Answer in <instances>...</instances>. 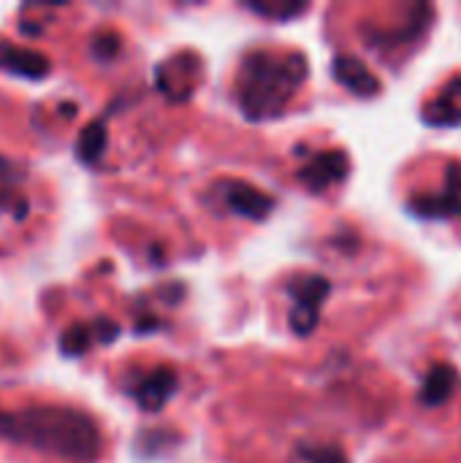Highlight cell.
Instances as JSON below:
<instances>
[{"mask_svg": "<svg viewBox=\"0 0 461 463\" xmlns=\"http://www.w3.org/2000/svg\"><path fill=\"white\" fill-rule=\"evenodd\" d=\"M0 439L79 463L92 461L101 450V434L92 418L60 407L0 412Z\"/></svg>", "mask_w": 461, "mask_h": 463, "instance_id": "6da1fadb", "label": "cell"}, {"mask_svg": "<svg viewBox=\"0 0 461 463\" xmlns=\"http://www.w3.org/2000/svg\"><path fill=\"white\" fill-rule=\"evenodd\" d=\"M310 73V62L302 52L274 54L253 49L245 54L236 76V103L245 119L269 122L277 119L291 98L299 92Z\"/></svg>", "mask_w": 461, "mask_h": 463, "instance_id": "7a4b0ae2", "label": "cell"}, {"mask_svg": "<svg viewBox=\"0 0 461 463\" xmlns=\"http://www.w3.org/2000/svg\"><path fill=\"white\" fill-rule=\"evenodd\" d=\"M288 296H291V309H288V326L296 336H310L321 320V307L331 293V282L321 274H307L296 277L288 282Z\"/></svg>", "mask_w": 461, "mask_h": 463, "instance_id": "3957f363", "label": "cell"}, {"mask_svg": "<svg viewBox=\"0 0 461 463\" xmlns=\"http://www.w3.org/2000/svg\"><path fill=\"white\" fill-rule=\"evenodd\" d=\"M215 198L223 203L226 212L236 214V217H245V220H253V222H261L272 214L274 209V198L261 193L258 187H253L250 182H242V179H220L215 187H212Z\"/></svg>", "mask_w": 461, "mask_h": 463, "instance_id": "277c9868", "label": "cell"}, {"mask_svg": "<svg viewBox=\"0 0 461 463\" xmlns=\"http://www.w3.org/2000/svg\"><path fill=\"white\" fill-rule=\"evenodd\" d=\"M348 171H351L348 155L342 149H326V152L310 155V160L299 171V182L310 193H323V190L345 182L348 179Z\"/></svg>", "mask_w": 461, "mask_h": 463, "instance_id": "5b68a950", "label": "cell"}, {"mask_svg": "<svg viewBox=\"0 0 461 463\" xmlns=\"http://www.w3.org/2000/svg\"><path fill=\"white\" fill-rule=\"evenodd\" d=\"M413 214L424 217V220H446V217H456L461 214V165L451 163L448 174H446V190L440 195H421L413 198L408 206Z\"/></svg>", "mask_w": 461, "mask_h": 463, "instance_id": "8992f818", "label": "cell"}, {"mask_svg": "<svg viewBox=\"0 0 461 463\" xmlns=\"http://www.w3.org/2000/svg\"><path fill=\"white\" fill-rule=\"evenodd\" d=\"M144 412H160L177 393V374L171 369H155L136 380L128 391Z\"/></svg>", "mask_w": 461, "mask_h": 463, "instance_id": "52a82bcc", "label": "cell"}, {"mask_svg": "<svg viewBox=\"0 0 461 463\" xmlns=\"http://www.w3.org/2000/svg\"><path fill=\"white\" fill-rule=\"evenodd\" d=\"M0 71L14 73L19 79L38 81L52 71V65H49V57L43 52H38V49L14 46L8 41H0Z\"/></svg>", "mask_w": 461, "mask_h": 463, "instance_id": "ba28073f", "label": "cell"}, {"mask_svg": "<svg viewBox=\"0 0 461 463\" xmlns=\"http://www.w3.org/2000/svg\"><path fill=\"white\" fill-rule=\"evenodd\" d=\"M331 73L356 98H375L380 92V79L361 60L351 54H337L331 62Z\"/></svg>", "mask_w": 461, "mask_h": 463, "instance_id": "9c48e42d", "label": "cell"}, {"mask_svg": "<svg viewBox=\"0 0 461 463\" xmlns=\"http://www.w3.org/2000/svg\"><path fill=\"white\" fill-rule=\"evenodd\" d=\"M459 372L448 364H440V366H432L429 374L424 377L421 383V391H418V402L424 407H443L448 404L454 396H456V388H459Z\"/></svg>", "mask_w": 461, "mask_h": 463, "instance_id": "30bf717a", "label": "cell"}, {"mask_svg": "<svg viewBox=\"0 0 461 463\" xmlns=\"http://www.w3.org/2000/svg\"><path fill=\"white\" fill-rule=\"evenodd\" d=\"M106 144H109V133H106V125L101 119L84 125V130L79 133V141H76V157L87 165L98 163L101 155L106 152Z\"/></svg>", "mask_w": 461, "mask_h": 463, "instance_id": "8fae6325", "label": "cell"}, {"mask_svg": "<svg viewBox=\"0 0 461 463\" xmlns=\"http://www.w3.org/2000/svg\"><path fill=\"white\" fill-rule=\"evenodd\" d=\"M424 122L432 128H461V103L451 95H440L437 100L427 103Z\"/></svg>", "mask_w": 461, "mask_h": 463, "instance_id": "7c38bea8", "label": "cell"}, {"mask_svg": "<svg viewBox=\"0 0 461 463\" xmlns=\"http://www.w3.org/2000/svg\"><path fill=\"white\" fill-rule=\"evenodd\" d=\"M245 8L258 14V16L274 19V22H288V19L304 14L310 5L302 3V0H247Z\"/></svg>", "mask_w": 461, "mask_h": 463, "instance_id": "4fadbf2b", "label": "cell"}, {"mask_svg": "<svg viewBox=\"0 0 461 463\" xmlns=\"http://www.w3.org/2000/svg\"><path fill=\"white\" fill-rule=\"evenodd\" d=\"M92 339H95L92 326L76 323V326H71V328H65L60 334V353L68 355V358H79V355H84L90 350V342Z\"/></svg>", "mask_w": 461, "mask_h": 463, "instance_id": "5bb4252c", "label": "cell"}, {"mask_svg": "<svg viewBox=\"0 0 461 463\" xmlns=\"http://www.w3.org/2000/svg\"><path fill=\"white\" fill-rule=\"evenodd\" d=\"M296 453L304 463H348L345 453L334 445H299Z\"/></svg>", "mask_w": 461, "mask_h": 463, "instance_id": "9a60e30c", "label": "cell"}, {"mask_svg": "<svg viewBox=\"0 0 461 463\" xmlns=\"http://www.w3.org/2000/svg\"><path fill=\"white\" fill-rule=\"evenodd\" d=\"M120 54V38L114 35V33H101V35H95V41H92V57L98 60V62H109V60H114Z\"/></svg>", "mask_w": 461, "mask_h": 463, "instance_id": "2e32d148", "label": "cell"}, {"mask_svg": "<svg viewBox=\"0 0 461 463\" xmlns=\"http://www.w3.org/2000/svg\"><path fill=\"white\" fill-rule=\"evenodd\" d=\"M0 212H11L16 220H22V217L27 214V201H24V198H19L14 190L0 187Z\"/></svg>", "mask_w": 461, "mask_h": 463, "instance_id": "e0dca14e", "label": "cell"}, {"mask_svg": "<svg viewBox=\"0 0 461 463\" xmlns=\"http://www.w3.org/2000/svg\"><path fill=\"white\" fill-rule=\"evenodd\" d=\"M92 334H95V339H98L101 345H111V342L120 336V326H117L114 320H109V317H98V320L92 323Z\"/></svg>", "mask_w": 461, "mask_h": 463, "instance_id": "ac0fdd59", "label": "cell"}, {"mask_svg": "<svg viewBox=\"0 0 461 463\" xmlns=\"http://www.w3.org/2000/svg\"><path fill=\"white\" fill-rule=\"evenodd\" d=\"M443 92H446V95H451V98H456V100L461 103V76L459 79H454V81H448V87H446Z\"/></svg>", "mask_w": 461, "mask_h": 463, "instance_id": "d6986e66", "label": "cell"}]
</instances>
